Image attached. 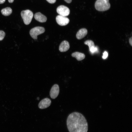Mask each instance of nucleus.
<instances>
[{
    "label": "nucleus",
    "instance_id": "obj_1",
    "mask_svg": "<svg viewBox=\"0 0 132 132\" xmlns=\"http://www.w3.org/2000/svg\"><path fill=\"white\" fill-rule=\"evenodd\" d=\"M69 132H87L88 124L85 117L82 114L74 112L68 116L66 121Z\"/></svg>",
    "mask_w": 132,
    "mask_h": 132
},
{
    "label": "nucleus",
    "instance_id": "obj_2",
    "mask_svg": "<svg viewBox=\"0 0 132 132\" xmlns=\"http://www.w3.org/2000/svg\"><path fill=\"white\" fill-rule=\"evenodd\" d=\"M110 5L109 0H97L95 3L96 10L99 11H104L109 9Z\"/></svg>",
    "mask_w": 132,
    "mask_h": 132
},
{
    "label": "nucleus",
    "instance_id": "obj_3",
    "mask_svg": "<svg viewBox=\"0 0 132 132\" xmlns=\"http://www.w3.org/2000/svg\"><path fill=\"white\" fill-rule=\"evenodd\" d=\"M21 15L24 23L27 25L31 22L33 14L31 11L27 10L22 11L21 12Z\"/></svg>",
    "mask_w": 132,
    "mask_h": 132
},
{
    "label": "nucleus",
    "instance_id": "obj_4",
    "mask_svg": "<svg viewBox=\"0 0 132 132\" xmlns=\"http://www.w3.org/2000/svg\"><path fill=\"white\" fill-rule=\"evenodd\" d=\"M44 28L42 27L37 26L31 29L30 32V34L31 36L34 39H37V36L44 33Z\"/></svg>",
    "mask_w": 132,
    "mask_h": 132
},
{
    "label": "nucleus",
    "instance_id": "obj_5",
    "mask_svg": "<svg viewBox=\"0 0 132 132\" xmlns=\"http://www.w3.org/2000/svg\"><path fill=\"white\" fill-rule=\"evenodd\" d=\"M56 11L60 15L65 17L69 14L70 11L67 7L63 5L59 6L57 9Z\"/></svg>",
    "mask_w": 132,
    "mask_h": 132
},
{
    "label": "nucleus",
    "instance_id": "obj_6",
    "mask_svg": "<svg viewBox=\"0 0 132 132\" xmlns=\"http://www.w3.org/2000/svg\"><path fill=\"white\" fill-rule=\"evenodd\" d=\"M59 92V88L58 85L55 84L51 88L50 92V96L53 99L56 98L58 96Z\"/></svg>",
    "mask_w": 132,
    "mask_h": 132
},
{
    "label": "nucleus",
    "instance_id": "obj_7",
    "mask_svg": "<svg viewBox=\"0 0 132 132\" xmlns=\"http://www.w3.org/2000/svg\"><path fill=\"white\" fill-rule=\"evenodd\" d=\"M57 22L61 26H65L67 25L69 22V19L65 16L60 15L57 16L56 18Z\"/></svg>",
    "mask_w": 132,
    "mask_h": 132
},
{
    "label": "nucleus",
    "instance_id": "obj_8",
    "mask_svg": "<svg viewBox=\"0 0 132 132\" xmlns=\"http://www.w3.org/2000/svg\"><path fill=\"white\" fill-rule=\"evenodd\" d=\"M51 103V100L50 99L48 98H45L40 101L38 107L41 109L46 108L50 106Z\"/></svg>",
    "mask_w": 132,
    "mask_h": 132
},
{
    "label": "nucleus",
    "instance_id": "obj_9",
    "mask_svg": "<svg viewBox=\"0 0 132 132\" xmlns=\"http://www.w3.org/2000/svg\"><path fill=\"white\" fill-rule=\"evenodd\" d=\"M69 48L70 45L69 42L67 41H64L60 44L59 50L61 52H65L67 51Z\"/></svg>",
    "mask_w": 132,
    "mask_h": 132
},
{
    "label": "nucleus",
    "instance_id": "obj_10",
    "mask_svg": "<svg viewBox=\"0 0 132 132\" xmlns=\"http://www.w3.org/2000/svg\"><path fill=\"white\" fill-rule=\"evenodd\" d=\"M34 18L36 20L41 22H45L47 20L46 17L40 12L36 13L34 15Z\"/></svg>",
    "mask_w": 132,
    "mask_h": 132
},
{
    "label": "nucleus",
    "instance_id": "obj_11",
    "mask_svg": "<svg viewBox=\"0 0 132 132\" xmlns=\"http://www.w3.org/2000/svg\"><path fill=\"white\" fill-rule=\"evenodd\" d=\"M84 44L88 45L90 51L93 53L97 51V48L95 47L94 42L92 40H88L84 42Z\"/></svg>",
    "mask_w": 132,
    "mask_h": 132
},
{
    "label": "nucleus",
    "instance_id": "obj_12",
    "mask_svg": "<svg viewBox=\"0 0 132 132\" xmlns=\"http://www.w3.org/2000/svg\"><path fill=\"white\" fill-rule=\"evenodd\" d=\"M88 31L85 28H82L80 29L77 33L76 37L78 39H81L84 37L87 34Z\"/></svg>",
    "mask_w": 132,
    "mask_h": 132
},
{
    "label": "nucleus",
    "instance_id": "obj_13",
    "mask_svg": "<svg viewBox=\"0 0 132 132\" xmlns=\"http://www.w3.org/2000/svg\"><path fill=\"white\" fill-rule=\"evenodd\" d=\"M72 56L73 57L76 58L78 61H81L83 59L85 56L84 54L78 52H75L73 53Z\"/></svg>",
    "mask_w": 132,
    "mask_h": 132
},
{
    "label": "nucleus",
    "instance_id": "obj_14",
    "mask_svg": "<svg viewBox=\"0 0 132 132\" xmlns=\"http://www.w3.org/2000/svg\"><path fill=\"white\" fill-rule=\"evenodd\" d=\"M12 10L9 7H7L2 9L1 12L3 15L5 16H8L12 13Z\"/></svg>",
    "mask_w": 132,
    "mask_h": 132
},
{
    "label": "nucleus",
    "instance_id": "obj_15",
    "mask_svg": "<svg viewBox=\"0 0 132 132\" xmlns=\"http://www.w3.org/2000/svg\"><path fill=\"white\" fill-rule=\"evenodd\" d=\"M5 35V33L3 31L0 30V41L2 40Z\"/></svg>",
    "mask_w": 132,
    "mask_h": 132
},
{
    "label": "nucleus",
    "instance_id": "obj_16",
    "mask_svg": "<svg viewBox=\"0 0 132 132\" xmlns=\"http://www.w3.org/2000/svg\"><path fill=\"white\" fill-rule=\"evenodd\" d=\"M103 56H102V58L103 59H106L108 57V54L107 52L106 51H105L103 53Z\"/></svg>",
    "mask_w": 132,
    "mask_h": 132
},
{
    "label": "nucleus",
    "instance_id": "obj_17",
    "mask_svg": "<svg viewBox=\"0 0 132 132\" xmlns=\"http://www.w3.org/2000/svg\"><path fill=\"white\" fill-rule=\"evenodd\" d=\"M47 2L50 3H55L56 1V0H46Z\"/></svg>",
    "mask_w": 132,
    "mask_h": 132
},
{
    "label": "nucleus",
    "instance_id": "obj_18",
    "mask_svg": "<svg viewBox=\"0 0 132 132\" xmlns=\"http://www.w3.org/2000/svg\"><path fill=\"white\" fill-rule=\"evenodd\" d=\"M129 43L131 46H132V37H131L129 38Z\"/></svg>",
    "mask_w": 132,
    "mask_h": 132
},
{
    "label": "nucleus",
    "instance_id": "obj_19",
    "mask_svg": "<svg viewBox=\"0 0 132 132\" xmlns=\"http://www.w3.org/2000/svg\"><path fill=\"white\" fill-rule=\"evenodd\" d=\"M66 2L68 3H71L72 1V0H64Z\"/></svg>",
    "mask_w": 132,
    "mask_h": 132
},
{
    "label": "nucleus",
    "instance_id": "obj_20",
    "mask_svg": "<svg viewBox=\"0 0 132 132\" xmlns=\"http://www.w3.org/2000/svg\"><path fill=\"white\" fill-rule=\"evenodd\" d=\"M5 1V0H0V4H3L4 3Z\"/></svg>",
    "mask_w": 132,
    "mask_h": 132
},
{
    "label": "nucleus",
    "instance_id": "obj_21",
    "mask_svg": "<svg viewBox=\"0 0 132 132\" xmlns=\"http://www.w3.org/2000/svg\"><path fill=\"white\" fill-rule=\"evenodd\" d=\"M14 0H8V1L9 3H12L14 1Z\"/></svg>",
    "mask_w": 132,
    "mask_h": 132
}]
</instances>
